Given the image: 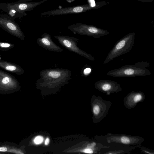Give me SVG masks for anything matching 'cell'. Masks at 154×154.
<instances>
[{
	"mask_svg": "<svg viewBox=\"0 0 154 154\" xmlns=\"http://www.w3.org/2000/svg\"><path fill=\"white\" fill-rule=\"evenodd\" d=\"M39 76L37 80V85L45 87H59L68 83L72 79L71 71L62 68L43 70L40 72Z\"/></svg>",
	"mask_w": 154,
	"mask_h": 154,
	"instance_id": "1",
	"label": "cell"
},
{
	"mask_svg": "<svg viewBox=\"0 0 154 154\" xmlns=\"http://www.w3.org/2000/svg\"><path fill=\"white\" fill-rule=\"evenodd\" d=\"M95 140L107 146H134L141 145L145 140L143 137L124 134H114L108 132L104 135H96Z\"/></svg>",
	"mask_w": 154,
	"mask_h": 154,
	"instance_id": "2",
	"label": "cell"
},
{
	"mask_svg": "<svg viewBox=\"0 0 154 154\" xmlns=\"http://www.w3.org/2000/svg\"><path fill=\"white\" fill-rule=\"evenodd\" d=\"M150 66L147 61H141L134 64L126 65L109 71L106 75L117 77H133L150 75L151 72L146 68Z\"/></svg>",
	"mask_w": 154,
	"mask_h": 154,
	"instance_id": "3",
	"label": "cell"
},
{
	"mask_svg": "<svg viewBox=\"0 0 154 154\" xmlns=\"http://www.w3.org/2000/svg\"><path fill=\"white\" fill-rule=\"evenodd\" d=\"M48 0H42L38 2L13 3L2 2L0 3V11L5 12L13 19H21L27 15L26 12L31 11L34 8Z\"/></svg>",
	"mask_w": 154,
	"mask_h": 154,
	"instance_id": "4",
	"label": "cell"
},
{
	"mask_svg": "<svg viewBox=\"0 0 154 154\" xmlns=\"http://www.w3.org/2000/svg\"><path fill=\"white\" fill-rule=\"evenodd\" d=\"M135 32L129 33L118 40L114 45L103 62L105 64L114 58L129 52L134 43Z\"/></svg>",
	"mask_w": 154,
	"mask_h": 154,
	"instance_id": "5",
	"label": "cell"
},
{
	"mask_svg": "<svg viewBox=\"0 0 154 154\" xmlns=\"http://www.w3.org/2000/svg\"><path fill=\"white\" fill-rule=\"evenodd\" d=\"M106 2L102 1L72 7L61 8L41 13L42 17L57 16L69 14H77L85 12L94 9H97L106 5Z\"/></svg>",
	"mask_w": 154,
	"mask_h": 154,
	"instance_id": "6",
	"label": "cell"
},
{
	"mask_svg": "<svg viewBox=\"0 0 154 154\" xmlns=\"http://www.w3.org/2000/svg\"><path fill=\"white\" fill-rule=\"evenodd\" d=\"M112 105V102L100 96L94 95L92 98V111L94 123L98 124L106 116Z\"/></svg>",
	"mask_w": 154,
	"mask_h": 154,
	"instance_id": "7",
	"label": "cell"
},
{
	"mask_svg": "<svg viewBox=\"0 0 154 154\" xmlns=\"http://www.w3.org/2000/svg\"><path fill=\"white\" fill-rule=\"evenodd\" d=\"M68 29L74 34L86 35L95 38L107 35L109 33L107 31L96 26L81 23L69 25Z\"/></svg>",
	"mask_w": 154,
	"mask_h": 154,
	"instance_id": "8",
	"label": "cell"
},
{
	"mask_svg": "<svg viewBox=\"0 0 154 154\" xmlns=\"http://www.w3.org/2000/svg\"><path fill=\"white\" fill-rule=\"evenodd\" d=\"M20 89V83L11 75L0 70V94L13 93Z\"/></svg>",
	"mask_w": 154,
	"mask_h": 154,
	"instance_id": "9",
	"label": "cell"
},
{
	"mask_svg": "<svg viewBox=\"0 0 154 154\" xmlns=\"http://www.w3.org/2000/svg\"><path fill=\"white\" fill-rule=\"evenodd\" d=\"M54 37L60 44L71 52L75 53L91 61L95 60L94 57L80 49L77 46L79 39L72 36L63 35H56Z\"/></svg>",
	"mask_w": 154,
	"mask_h": 154,
	"instance_id": "10",
	"label": "cell"
},
{
	"mask_svg": "<svg viewBox=\"0 0 154 154\" xmlns=\"http://www.w3.org/2000/svg\"><path fill=\"white\" fill-rule=\"evenodd\" d=\"M0 28L22 40L24 39L25 36L19 25L6 14H0Z\"/></svg>",
	"mask_w": 154,
	"mask_h": 154,
	"instance_id": "11",
	"label": "cell"
},
{
	"mask_svg": "<svg viewBox=\"0 0 154 154\" xmlns=\"http://www.w3.org/2000/svg\"><path fill=\"white\" fill-rule=\"evenodd\" d=\"M96 89L107 95L112 93L121 91L122 88L121 85L117 82L109 80H100L95 83Z\"/></svg>",
	"mask_w": 154,
	"mask_h": 154,
	"instance_id": "12",
	"label": "cell"
},
{
	"mask_svg": "<svg viewBox=\"0 0 154 154\" xmlns=\"http://www.w3.org/2000/svg\"><path fill=\"white\" fill-rule=\"evenodd\" d=\"M145 98V95L142 92L133 91L125 97L124 105L126 108L130 109L136 107L138 103L144 101Z\"/></svg>",
	"mask_w": 154,
	"mask_h": 154,
	"instance_id": "13",
	"label": "cell"
},
{
	"mask_svg": "<svg viewBox=\"0 0 154 154\" xmlns=\"http://www.w3.org/2000/svg\"><path fill=\"white\" fill-rule=\"evenodd\" d=\"M37 43L42 47L50 51L59 52L63 51L61 48L53 41L51 35L49 33H44L41 37L37 39Z\"/></svg>",
	"mask_w": 154,
	"mask_h": 154,
	"instance_id": "14",
	"label": "cell"
},
{
	"mask_svg": "<svg viewBox=\"0 0 154 154\" xmlns=\"http://www.w3.org/2000/svg\"><path fill=\"white\" fill-rule=\"evenodd\" d=\"M141 145L134 146H112L102 149L99 154H124L129 153L137 148Z\"/></svg>",
	"mask_w": 154,
	"mask_h": 154,
	"instance_id": "15",
	"label": "cell"
},
{
	"mask_svg": "<svg viewBox=\"0 0 154 154\" xmlns=\"http://www.w3.org/2000/svg\"><path fill=\"white\" fill-rule=\"evenodd\" d=\"M23 146L13 143L5 142L0 143V154H25Z\"/></svg>",
	"mask_w": 154,
	"mask_h": 154,
	"instance_id": "16",
	"label": "cell"
},
{
	"mask_svg": "<svg viewBox=\"0 0 154 154\" xmlns=\"http://www.w3.org/2000/svg\"><path fill=\"white\" fill-rule=\"evenodd\" d=\"M0 67L8 72L20 75L24 73L23 69L14 63L0 60Z\"/></svg>",
	"mask_w": 154,
	"mask_h": 154,
	"instance_id": "17",
	"label": "cell"
},
{
	"mask_svg": "<svg viewBox=\"0 0 154 154\" xmlns=\"http://www.w3.org/2000/svg\"><path fill=\"white\" fill-rule=\"evenodd\" d=\"M92 71L91 67L88 65H86L82 68L81 71L82 76L84 77H86L89 76Z\"/></svg>",
	"mask_w": 154,
	"mask_h": 154,
	"instance_id": "18",
	"label": "cell"
},
{
	"mask_svg": "<svg viewBox=\"0 0 154 154\" xmlns=\"http://www.w3.org/2000/svg\"><path fill=\"white\" fill-rule=\"evenodd\" d=\"M14 46V45L10 43L0 42V50L3 51L8 50Z\"/></svg>",
	"mask_w": 154,
	"mask_h": 154,
	"instance_id": "19",
	"label": "cell"
},
{
	"mask_svg": "<svg viewBox=\"0 0 154 154\" xmlns=\"http://www.w3.org/2000/svg\"><path fill=\"white\" fill-rule=\"evenodd\" d=\"M141 152L145 154H154V151L150 149L146 148L141 146L139 147Z\"/></svg>",
	"mask_w": 154,
	"mask_h": 154,
	"instance_id": "20",
	"label": "cell"
},
{
	"mask_svg": "<svg viewBox=\"0 0 154 154\" xmlns=\"http://www.w3.org/2000/svg\"><path fill=\"white\" fill-rule=\"evenodd\" d=\"M43 140V137L41 136H38L35 137L33 140V142L35 144H39L42 142Z\"/></svg>",
	"mask_w": 154,
	"mask_h": 154,
	"instance_id": "21",
	"label": "cell"
},
{
	"mask_svg": "<svg viewBox=\"0 0 154 154\" xmlns=\"http://www.w3.org/2000/svg\"><path fill=\"white\" fill-rule=\"evenodd\" d=\"M143 2H152L154 0H137Z\"/></svg>",
	"mask_w": 154,
	"mask_h": 154,
	"instance_id": "22",
	"label": "cell"
},
{
	"mask_svg": "<svg viewBox=\"0 0 154 154\" xmlns=\"http://www.w3.org/2000/svg\"><path fill=\"white\" fill-rule=\"evenodd\" d=\"M34 0H18L17 2H25Z\"/></svg>",
	"mask_w": 154,
	"mask_h": 154,
	"instance_id": "23",
	"label": "cell"
},
{
	"mask_svg": "<svg viewBox=\"0 0 154 154\" xmlns=\"http://www.w3.org/2000/svg\"><path fill=\"white\" fill-rule=\"evenodd\" d=\"M49 139L48 138H47L45 140V144L46 145H48L49 144Z\"/></svg>",
	"mask_w": 154,
	"mask_h": 154,
	"instance_id": "24",
	"label": "cell"
},
{
	"mask_svg": "<svg viewBox=\"0 0 154 154\" xmlns=\"http://www.w3.org/2000/svg\"><path fill=\"white\" fill-rule=\"evenodd\" d=\"M67 2L69 3H71L75 0H66Z\"/></svg>",
	"mask_w": 154,
	"mask_h": 154,
	"instance_id": "25",
	"label": "cell"
}]
</instances>
